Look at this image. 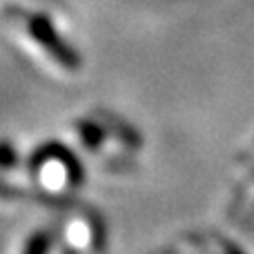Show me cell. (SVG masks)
I'll return each instance as SVG.
<instances>
[{"label": "cell", "instance_id": "obj_2", "mask_svg": "<svg viewBox=\"0 0 254 254\" xmlns=\"http://www.w3.org/2000/svg\"><path fill=\"white\" fill-rule=\"evenodd\" d=\"M78 134H80L83 143L87 145L89 149H98L101 147V143H103V138H105V134H103L101 127H98L96 123H89V121L78 123Z\"/></svg>", "mask_w": 254, "mask_h": 254}, {"label": "cell", "instance_id": "obj_1", "mask_svg": "<svg viewBox=\"0 0 254 254\" xmlns=\"http://www.w3.org/2000/svg\"><path fill=\"white\" fill-rule=\"evenodd\" d=\"M27 31L29 36L49 54L54 63H58L61 67L74 71L80 67V54L63 38V34L54 27V22L49 20V16L45 13H34L27 18Z\"/></svg>", "mask_w": 254, "mask_h": 254}, {"label": "cell", "instance_id": "obj_3", "mask_svg": "<svg viewBox=\"0 0 254 254\" xmlns=\"http://www.w3.org/2000/svg\"><path fill=\"white\" fill-rule=\"evenodd\" d=\"M52 243H54V237L49 232H38V234H34V237L27 241V246L22 248L25 252H47L49 248H52Z\"/></svg>", "mask_w": 254, "mask_h": 254}, {"label": "cell", "instance_id": "obj_6", "mask_svg": "<svg viewBox=\"0 0 254 254\" xmlns=\"http://www.w3.org/2000/svg\"><path fill=\"white\" fill-rule=\"evenodd\" d=\"M252 172H254V167H252Z\"/></svg>", "mask_w": 254, "mask_h": 254}, {"label": "cell", "instance_id": "obj_4", "mask_svg": "<svg viewBox=\"0 0 254 254\" xmlns=\"http://www.w3.org/2000/svg\"><path fill=\"white\" fill-rule=\"evenodd\" d=\"M16 163H18L16 149L9 143L0 140V167H2V170H11V167H16Z\"/></svg>", "mask_w": 254, "mask_h": 254}, {"label": "cell", "instance_id": "obj_5", "mask_svg": "<svg viewBox=\"0 0 254 254\" xmlns=\"http://www.w3.org/2000/svg\"><path fill=\"white\" fill-rule=\"evenodd\" d=\"M9 196H13V190L7 188V185L0 181V198H9Z\"/></svg>", "mask_w": 254, "mask_h": 254}]
</instances>
